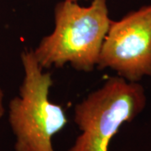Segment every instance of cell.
Listing matches in <instances>:
<instances>
[{"instance_id": "obj_1", "label": "cell", "mask_w": 151, "mask_h": 151, "mask_svg": "<svg viewBox=\"0 0 151 151\" xmlns=\"http://www.w3.org/2000/svg\"><path fill=\"white\" fill-rule=\"evenodd\" d=\"M106 0H92L88 7L64 0L55 8V29L34 50L43 69L70 64L89 72L97 65L111 24Z\"/></svg>"}, {"instance_id": "obj_2", "label": "cell", "mask_w": 151, "mask_h": 151, "mask_svg": "<svg viewBox=\"0 0 151 151\" xmlns=\"http://www.w3.org/2000/svg\"><path fill=\"white\" fill-rule=\"evenodd\" d=\"M24 76L19 96L9 105V121L15 135V151H54L52 138L67 124L64 108L49 99L51 74L44 72L34 50L21 54Z\"/></svg>"}, {"instance_id": "obj_3", "label": "cell", "mask_w": 151, "mask_h": 151, "mask_svg": "<svg viewBox=\"0 0 151 151\" xmlns=\"http://www.w3.org/2000/svg\"><path fill=\"white\" fill-rule=\"evenodd\" d=\"M146 104L144 87L121 76L108 79L75 108L76 124L81 134L68 151H108L113 137L131 122Z\"/></svg>"}, {"instance_id": "obj_4", "label": "cell", "mask_w": 151, "mask_h": 151, "mask_svg": "<svg viewBox=\"0 0 151 151\" xmlns=\"http://www.w3.org/2000/svg\"><path fill=\"white\" fill-rule=\"evenodd\" d=\"M97 66L129 81L151 76V4L111 21Z\"/></svg>"}, {"instance_id": "obj_5", "label": "cell", "mask_w": 151, "mask_h": 151, "mask_svg": "<svg viewBox=\"0 0 151 151\" xmlns=\"http://www.w3.org/2000/svg\"><path fill=\"white\" fill-rule=\"evenodd\" d=\"M4 112H5V110H4V92L0 86V119L4 116Z\"/></svg>"}, {"instance_id": "obj_6", "label": "cell", "mask_w": 151, "mask_h": 151, "mask_svg": "<svg viewBox=\"0 0 151 151\" xmlns=\"http://www.w3.org/2000/svg\"><path fill=\"white\" fill-rule=\"evenodd\" d=\"M70 1H73V2H77L78 0H70Z\"/></svg>"}]
</instances>
